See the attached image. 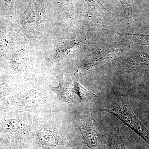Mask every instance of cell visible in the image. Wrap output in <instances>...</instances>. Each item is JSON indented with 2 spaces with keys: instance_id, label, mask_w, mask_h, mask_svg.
Here are the masks:
<instances>
[{
  "instance_id": "obj_1",
  "label": "cell",
  "mask_w": 149,
  "mask_h": 149,
  "mask_svg": "<svg viewBox=\"0 0 149 149\" xmlns=\"http://www.w3.org/2000/svg\"><path fill=\"white\" fill-rule=\"evenodd\" d=\"M101 111L108 113L117 118L149 144V131L135 115L126 98L119 96L113 108L102 109L95 112Z\"/></svg>"
},
{
  "instance_id": "obj_2",
  "label": "cell",
  "mask_w": 149,
  "mask_h": 149,
  "mask_svg": "<svg viewBox=\"0 0 149 149\" xmlns=\"http://www.w3.org/2000/svg\"><path fill=\"white\" fill-rule=\"evenodd\" d=\"M80 128L87 146L91 149H96L100 135L93 125L92 118H90L84 121L80 125Z\"/></svg>"
},
{
  "instance_id": "obj_3",
  "label": "cell",
  "mask_w": 149,
  "mask_h": 149,
  "mask_svg": "<svg viewBox=\"0 0 149 149\" xmlns=\"http://www.w3.org/2000/svg\"><path fill=\"white\" fill-rule=\"evenodd\" d=\"M56 78L59 85L57 88L52 87V90L56 93L60 98L64 102L68 103L74 102V93L72 80L68 82L65 81L62 74L57 76Z\"/></svg>"
},
{
  "instance_id": "obj_4",
  "label": "cell",
  "mask_w": 149,
  "mask_h": 149,
  "mask_svg": "<svg viewBox=\"0 0 149 149\" xmlns=\"http://www.w3.org/2000/svg\"><path fill=\"white\" fill-rule=\"evenodd\" d=\"M73 90L74 93L80 97V100L82 102L88 101L91 99L98 97L95 94L83 88L78 82L74 83Z\"/></svg>"
},
{
  "instance_id": "obj_5",
  "label": "cell",
  "mask_w": 149,
  "mask_h": 149,
  "mask_svg": "<svg viewBox=\"0 0 149 149\" xmlns=\"http://www.w3.org/2000/svg\"><path fill=\"white\" fill-rule=\"evenodd\" d=\"M122 4L125 11V15L127 18L130 19L132 17V10L133 3L135 0H119Z\"/></svg>"
},
{
  "instance_id": "obj_6",
  "label": "cell",
  "mask_w": 149,
  "mask_h": 149,
  "mask_svg": "<svg viewBox=\"0 0 149 149\" xmlns=\"http://www.w3.org/2000/svg\"><path fill=\"white\" fill-rule=\"evenodd\" d=\"M130 37L133 41L136 42L140 43L144 45H149V35H131L129 34Z\"/></svg>"
},
{
  "instance_id": "obj_7",
  "label": "cell",
  "mask_w": 149,
  "mask_h": 149,
  "mask_svg": "<svg viewBox=\"0 0 149 149\" xmlns=\"http://www.w3.org/2000/svg\"><path fill=\"white\" fill-rule=\"evenodd\" d=\"M17 121L14 119L9 120L4 123L3 129L6 131H13L17 130L18 127Z\"/></svg>"
},
{
  "instance_id": "obj_8",
  "label": "cell",
  "mask_w": 149,
  "mask_h": 149,
  "mask_svg": "<svg viewBox=\"0 0 149 149\" xmlns=\"http://www.w3.org/2000/svg\"><path fill=\"white\" fill-rule=\"evenodd\" d=\"M110 146L111 149H122V148L119 146L112 137L110 139Z\"/></svg>"
},
{
  "instance_id": "obj_9",
  "label": "cell",
  "mask_w": 149,
  "mask_h": 149,
  "mask_svg": "<svg viewBox=\"0 0 149 149\" xmlns=\"http://www.w3.org/2000/svg\"><path fill=\"white\" fill-rule=\"evenodd\" d=\"M102 149V148H99L98 149Z\"/></svg>"
},
{
  "instance_id": "obj_10",
  "label": "cell",
  "mask_w": 149,
  "mask_h": 149,
  "mask_svg": "<svg viewBox=\"0 0 149 149\" xmlns=\"http://www.w3.org/2000/svg\"></svg>"
}]
</instances>
